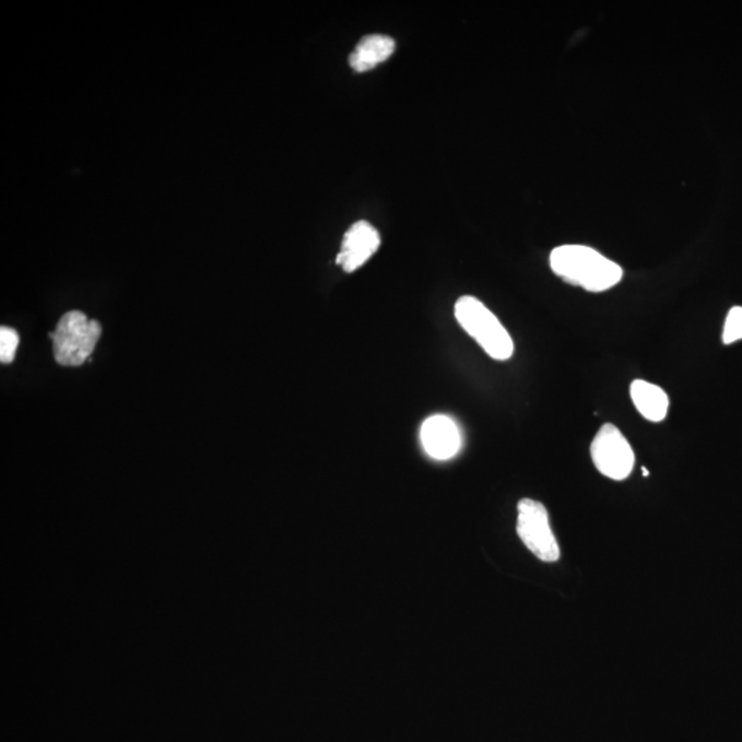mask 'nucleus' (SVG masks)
<instances>
[{"mask_svg":"<svg viewBox=\"0 0 742 742\" xmlns=\"http://www.w3.org/2000/svg\"><path fill=\"white\" fill-rule=\"evenodd\" d=\"M103 334L98 320L89 319L82 311H69L58 320L50 333L52 352L61 366L78 367L93 354Z\"/></svg>","mask_w":742,"mask_h":742,"instance_id":"obj_3","label":"nucleus"},{"mask_svg":"<svg viewBox=\"0 0 742 742\" xmlns=\"http://www.w3.org/2000/svg\"><path fill=\"white\" fill-rule=\"evenodd\" d=\"M517 510V533L522 543L542 562H557L560 546L550 527L546 507L538 500L521 499Z\"/></svg>","mask_w":742,"mask_h":742,"instance_id":"obj_4","label":"nucleus"},{"mask_svg":"<svg viewBox=\"0 0 742 742\" xmlns=\"http://www.w3.org/2000/svg\"><path fill=\"white\" fill-rule=\"evenodd\" d=\"M380 244V233L375 226L365 221L356 222L345 233L335 261L345 272H354L377 252Z\"/></svg>","mask_w":742,"mask_h":742,"instance_id":"obj_6","label":"nucleus"},{"mask_svg":"<svg viewBox=\"0 0 742 742\" xmlns=\"http://www.w3.org/2000/svg\"><path fill=\"white\" fill-rule=\"evenodd\" d=\"M421 441L429 457L446 461L461 450L462 435L450 416L434 415L421 428Z\"/></svg>","mask_w":742,"mask_h":742,"instance_id":"obj_7","label":"nucleus"},{"mask_svg":"<svg viewBox=\"0 0 742 742\" xmlns=\"http://www.w3.org/2000/svg\"><path fill=\"white\" fill-rule=\"evenodd\" d=\"M456 318L462 329L476 340L485 354L495 361L510 360L515 343L499 319L476 297L463 296L456 304Z\"/></svg>","mask_w":742,"mask_h":742,"instance_id":"obj_2","label":"nucleus"},{"mask_svg":"<svg viewBox=\"0 0 742 742\" xmlns=\"http://www.w3.org/2000/svg\"><path fill=\"white\" fill-rule=\"evenodd\" d=\"M742 340V307H733L726 318L722 341L730 345Z\"/></svg>","mask_w":742,"mask_h":742,"instance_id":"obj_10","label":"nucleus"},{"mask_svg":"<svg viewBox=\"0 0 742 742\" xmlns=\"http://www.w3.org/2000/svg\"><path fill=\"white\" fill-rule=\"evenodd\" d=\"M635 409L650 423H661L669 413L670 399L663 388L645 380H635L629 387Z\"/></svg>","mask_w":742,"mask_h":742,"instance_id":"obj_8","label":"nucleus"},{"mask_svg":"<svg viewBox=\"0 0 742 742\" xmlns=\"http://www.w3.org/2000/svg\"><path fill=\"white\" fill-rule=\"evenodd\" d=\"M394 40L386 35H368L357 43L350 56V66L356 72H366L387 61L394 51Z\"/></svg>","mask_w":742,"mask_h":742,"instance_id":"obj_9","label":"nucleus"},{"mask_svg":"<svg viewBox=\"0 0 742 742\" xmlns=\"http://www.w3.org/2000/svg\"><path fill=\"white\" fill-rule=\"evenodd\" d=\"M20 344V335L9 327L0 328V361L12 363Z\"/></svg>","mask_w":742,"mask_h":742,"instance_id":"obj_11","label":"nucleus"},{"mask_svg":"<svg viewBox=\"0 0 742 742\" xmlns=\"http://www.w3.org/2000/svg\"><path fill=\"white\" fill-rule=\"evenodd\" d=\"M555 275L589 292H605L622 281V267L585 245H563L550 255Z\"/></svg>","mask_w":742,"mask_h":742,"instance_id":"obj_1","label":"nucleus"},{"mask_svg":"<svg viewBox=\"0 0 742 742\" xmlns=\"http://www.w3.org/2000/svg\"><path fill=\"white\" fill-rule=\"evenodd\" d=\"M590 452L597 471L608 479L622 482L633 472L635 463L633 447L615 425L601 426L591 443Z\"/></svg>","mask_w":742,"mask_h":742,"instance_id":"obj_5","label":"nucleus"}]
</instances>
